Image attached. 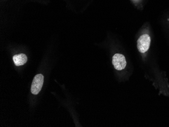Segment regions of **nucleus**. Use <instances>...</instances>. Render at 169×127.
Instances as JSON below:
<instances>
[{"label":"nucleus","instance_id":"1","mask_svg":"<svg viewBox=\"0 0 169 127\" xmlns=\"http://www.w3.org/2000/svg\"><path fill=\"white\" fill-rule=\"evenodd\" d=\"M150 37L148 34L141 35L137 41L138 50L142 53H145L150 48Z\"/></svg>","mask_w":169,"mask_h":127},{"label":"nucleus","instance_id":"2","mask_svg":"<svg viewBox=\"0 0 169 127\" xmlns=\"http://www.w3.org/2000/svg\"><path fill=\"white\" fill-rule=\"evenodd\" d=\"M44 83V76L38 74L35 76L31 87V92L33 95H37L41 91Z\"/></svg>","mask_w":169,"mask_h":127},{"label":"nucleus","instance_id":"3","mask_svg":"<svg viewBox=\"0 0 169 127\" xmlns=\"http://www.w3.org/2000/svg\"><path fill=\"white\" fill-rule=\"evenodd\" d=\"M112 62L115 69L118 70H123L127 65L125 56L119 53H116L113 55Z\"/></svg>","mask_w":169,"mask_h":127},{"label":"nucleus","instance_id":"4","mask_svg":"<svg viewBox=\"0 0 169 127\" xmlns=\"http://www.w3.org/2000/svg\"><path fill=\"white\" fill-rule=\"evenodd\" d=\"M13 60L15 65L20 66L22 65L27 62V57L24 54L15 55L13 57Z\"/></svg>","mask_w":169,"mask_h":127}]
</instances>
